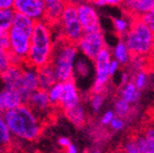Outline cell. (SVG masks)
<instances>
[{"mask_svg": "<svg viewBox=\"0 0 154 153\" xmlns=\"http://www.w3.org/2000/svg\"><path fill=\"white\" fill-rule=\"evenodd\" d=\"M121 150L124 151V152L128 153H138V148L137 144H136V140H135L134 134L132 136L128 137L121 145Z\"/></svg>", "mask_w": 154, "mask_h": 153, "instance_id": "cell-30", "label": "cell"}, {"mask_svg": "<svg viewBox=\"0 0 154 153\" xmlns=\"http://www.w3.org/2000/svg\"><path fill=\"white\" fill-rule=\"evenodd\" d=\"M0 151H1V149H0Z\"/></svg>", "mask_w": 154, "mask_h": 153, "instance_id": "cell-47", "label": "cell"}, {"mask_svg": "<svg viewBox=\"0 0 154 153\" xmlns=\"http://www.w3.org/2000/svg\"><path fill=\"white\" fill-rule=\"evenodd\" d=\"M62 91H63V83H61V81H57L56 84H54L47 90L48 96H49V100H51V104L56 108H58V109H59V104H60Z\"/></svg>", "mask_w": 154, "mask_h": 153, "instance_id": "cell-25", "label": "cell"}, {"mask_svg": "<svg viewBox=\"0 0 154 153\" xmlns=\"http://www.w3.org/2000/svg\"><path fill=\"white\" fill-rule=\"evenodd\" d=\"M106 101V92H92L90 91L88 95V104L91 111L95 115L101 111Z\"/></svg>", "mask_w": 154, "mask_h": 153, "instance_id": "cell-23", "label": "cell"}, {"mask_svg": "<svg viewBox=\"0 0 154 153\" xmlns=\"http://www.w3.org/2000/svg\"><path fill=\"white\" fill-rule=\"evenodd\" d=\"M14 0H0V9H13Z\"/></svg>", "mask_w": 154, "mask_h": 153, "instance_id": "cell-38", "label": "cell"}, {"mask_svg": "<svg viewBox=\"0 0 154 153\" xmlns=\"http://www.w3.org/2000/svg\"><path fill=\"white\" fill-rule=\"evenodd\" d=\"M123 0H93V3L97 8L102 7H121Z\"/></svg>", "mask_w": 154, "mask_h": 153, "instance_id": "cell-34", "label": "cell"}, {"mask_svg": "<svg viewBox=\"0 0 154 153\" xmlns=\"http://www.w3.org/2000/svg\"><path fill=\"white\" fill-rule=\"evenodd\" d=\"M79 53L82 56L93 61L95 57L101 53L105 47H107L105 41V36L103 31L96 30L91 32H84L82 36L76 43Z\"/></svg>", "mask_w": 154, "mask_h": 153, "instance_id": "cell-8", "label": "cell"}, {"mask_svg": "<svg viewBox=\"0 0 154 153\" xmlns=\"http://www.w3.org/2000/svg\"><path fill=\"white\" fill-rule=\"evenodd\" d=\"M140 133L146 138L149 147V153H154V120L147 122L140 130Z\"/></svg>", "mask_w": 154, "mask_h": 153, "instance_id": "cell-26", "label": "cell"}, {"mask_svg": "<svg viewBox=\"0 0 154 153\" xmlns=\"http://www.w3.org/2000/svg\"><path fill=\"white\" fill-rule=\"evenodd\" d=\"M120 8L125 14L140 18L154 9V0H123Z\"/></svg>", "mask_w": 154, "mask_h": 153, "instance_id": "cell-14", "label": "cell"}, {"mask_svg": "<svg viewBox=\"0 0 154 153\" xmlns=\"http://www.w3.org/2000/svg\"><path fill=\"white\" fill-rule=\"evenodd\" d=\"M46 7L45 0H14L13 10L38 22L44 19Z\"/></svg>", "mask_w": 154, "mask_h": 153, "instance_id": "cell-11", "label": "cell"}, {"mask_svg": "<svg viewBox=\"0 0 154 153\" xmlns=\"http://www.w3.org/2000/svg\"><path fill=\"white\" fill-rule=\"evenodd\" d=\"M51 27L44 19L35 22L30 49L25 64L38 69L51 63L55 45Z\"/></svg>", "mask_w": 154, "mask_h": 153, "instance_id": "cell-3", "label": "cell"}, {"mask_svg": "<svg viewBox=\"0 0 154 153\" xmlns=\"http://www.w3.org/2000/svg\"><path fill=\"white\" fill-rule=\"evenodd\" d=\"M150 58V64H151V69H154V50L151 53V55L149 56Z\"/></svg>", "mask_w": 154, "mask_h": 153, "instance_id": "cell-41", "label": "cell"}, {"mask_svg": "<svg viewBox=\"0 0 154 153\" xmlns=\"http://www.w3.org/2000/svg\"><path fill=\"white\" fill-rule=\"evenodd\" d=\"M109 127L112 132H121L124 130L125 127V120L121 117H118L116 116L115 118L112 119V121L110 122L109 124Z\"/></svg>", "mask_w": 154, "mask_h": 153, "instance_id": "cell-32", "label": "cell"}, {"mask_svg": "<svg viewBox=\"0 0 154 153\" xmlns=\"http://www.w3.org/2000/svg\"><path fill=\"white\" fill-rule=\"evenodd\" d=\"M70 1H73L75 3H78V2H82V1H93V0H70Z\"/></svg>", "mask_w": 154, "mask_h": 153, "instance_id": "cell-44", "label": "cell"}, {"mask_svg": "<svg viewBox=\"0 0 154 153\" xmlns=\"http://www.w3.org/2000/svg\"><path fill=\"white\" fill-rule=\"evenodd\" d=\"M11 64L12 63H11L10 52L0 45V70H1V72L8 69Z\"/></svg>", "mask_w": 154, "mask_h": 153, "instance_id": "cell-31", "label": "cell"}, {"mask_svg": "<svg viewBox=\"0 0 154 153\" xmlns=\"http://www.w3.org/2000/svg\"><path fill=\"white\" fill-rule=\"evenodd\" d=\"M116 117V113L113 109H108L106 110L105 113L102 115V117L100 118V124L102 126H109L110 122L112 121V119Z\"/></svg>", "mask_w": 154, "mask_h": 153, "instance_id": "cell-33", "label": "cell"}, {"mask_svg": "<svg viewBox=\"0 0 154 153\" xmlns=\"http://www.w3.org/2000/svg\"><path fill=\"white\" fill-rule=\"evenodd\" d=\"M24 64H11L8 69L0 73V79L3 84V89L17 90L22 78Z\"/></svg>", "mask_w": 154, "mask_h": 153, "instance_id": "cell-15", "label": "cell"}, {"mask_svg": "<svg viewBox=\"0 0 154 153\" xmlns=\"http://www.w3.org/2000/svg\"><path fill=\"white\" fill-rule=\"evenodd\" d=\"M38 88H40V86H38V70L32 67H29L27 64H24L22 78H20L19 86L17 88V91L22 96L24 104L27 103L29 96L31 95L35 90H38Z\"/></svg>", "mask_w": 154, "mask_h": 153, "instance_id": "cell-12", "label": "cell"}, {"mask_svg": "<svg viewBox=\"0 0 154 153\" xmlns=\"http://www.w3.org/2000/svg\"><path fill=\"white\" fill-rule=\"evenodd\" d=\"M34 26L35 20L22 13H14L12 26L8 31L10 40L9 52L12 64L26 63Z\"/></svg>", "mask_w": 154, "mask_h": 153, "instance_id": "cell-2", "label": "cell"}, {"mask_svg": "<svg viewBox=\"0 0 154 153\" xmlns=\"http://www.w3.org/2000/svg\"><path fill=\"white\" fill-rule=\"evenodd\" d=\"M77 13L84 32H91L101 30V19L97 12V7L93 1H82L76 3Z\"/></svg>", "mask_w": 154, "mask_h": 153, "instance_id": "cell-10", "label": "cell"}, {"mask_svg": "<svg viewBox=\"0 0 154 153\" xmlns=\"http://www.w3.org/2000/svg\"><path fill=\"white\" fill-rule=\"evenodd\" d=\"M57 26H59L60 29L59 36H62L63 39L75 44L79 41V39L84 34V29L78 17L76 3L70 0L65 2L62 15Z\"/></svg>", "mask_w": 154, "mask_h": 153, "instance_id": "cell-6", "label": "cell"}, {"mask_svg": "<svg viewBox=\"0 0 154 153\" xmlns=\"http://www.w3.org/2000/svg\"><path fill=\"white\" fill-rule=\"evenodd\" d=\"M0 73H1V70H0Z\"/></svg>", "mask_w": 154, "mask_h": 153, "instance_id": "cell-46", "label": "cell"}, {"mask_svg": "<svg viewBox=\"0 0 154 153\" xmlns=\"http://www.w3.org/2000/svg\"><path fill=\"white\" fill-rule=\"evenodd\" d=\"M121 67H122V65L119 63V61H117V60L113 59V58L111 59L110 64H109V73H110L111 77H113L119 71H120Z\"/></svg>", "mask_w": 154, "mask_h": 153, "instance_id": "cell-36", "label": "cell"}, {"mask_svg": "<svg viewBox=\"0 0 154 153\" xmlns=\"http://www.w3.org/2000/svg\"><path fill=\"white\" fill-rule=\"evenodd\" d=\"M5 100H3V92L2 90H0V113H5Z\"/></svg>", "mask_w": 154, "mask_h": 153, "instance_id": "cell-39", "label": "cell"}, {"mask_svg": "<svg viewBox=\"0 0 154 153\" xmlns=\"http://www.w3.org/2000/svg\"><path fill=\"white\" fill-rule=\"evenodd\" d=\"M90 65L87 60L84 59H78L75 62V69H74V76H79V77H88L90 74Z\"/></svg>", "mask_w": 154, "mask_h": 153, "instance_id": "cell-29", "label": "cell"}, {"mask_svg": "<svg viewBox=\"0 0 154 153\" xmlns=\"http://www.w3.org/2000/svg\"><path fill=\"white\" fill-rule=\"evenodd\" d=\"M82 103V95L76 86L74 79H70L63 83V91L61 95L59 109L61 111L69 108H72L74 106Z\"/></svg>", "mask_w": 154, "mask_h": 153, "instance_id": "cell-13", "label": "cell"}, {"mask_svg": "<svg viewBox=\"0 0 154 153\" xmlns=\"http://www.w3.org/2000/svg\"><path fill=\"white\" fill-rule=\"evenodd\" d=\"M132 109H133L132 104H130L128 102L123 100L120 96H118L115 100V102H113V110H115L116 116L123 118V119L128 118L131 115Z\"/></svg>", "mask_w": 154, "mask_h": 153, "instance_id": "cell-24", "label": "cell"}, {"mask_svg": "<svg viewBox=\"0 0 154 153\" xmlns=\"http://www.w3.org/2000/svg\"><path fill=\"white\" fill-rule=\"evenodd\" d=\"M118 94H119L118 96H120V98H122L123 100H125L130 104L134 105V104L137 103L140 98V90L136 87V85L134 84V81L131 79L126 84L119 87Z\"/></svg>", "mask_w": 154, "mask_h": 153, "instance_id": "cell-21", "label": "cell"}, {"mask_svg": "<svg viewBox=\"0 0 154 153\" xmlns=\"http://www.w3.org/2000/svg\"><path fill=\"white\" fill-rule=\"evenodd\" d=\"M65 152H67V153H76V152H78V149H77V147L75 146V145L71 144L70 146L65 149Z\"/></svg>", "mask_w": 154, "mask_h": 153, "instance_id": "cell-40", "label": "cell"}, {"mask_svg": "<svg viewBox=\"0 0 154 153\" xmlns=\"http://www.w3.org/2000/svg\"><path fill=\"white\" fill-rule=\"evenodd\" d=\"M7 32H8V31H5V30H3V29L0 28V39L2 38V36H5V34L7 33Z\"/></svg>", "mask_w": 154, "mask_h": 153, "instance_id": "cell-43", "label": "cell"}, {"mask_svg": "<svg viewBox=\"0 0 154 153\" xmlns=\"http://www.w3.org/2000/svg\"><path fill=\"white\" fill-rule=\"evenodd\" d=\"M59 1H67V0H45L46 5H51V3L59 2Z\"/></svg>", "mask_w": 154, "mask_h": 153, "instance_id": "cell-42", "label": "cell"}, {"mask_svg": "<svg viewBox=\"0 0 154 153\" xmlns=\"http://www.w3.org/2000/svg\"><path fill=\"white\" fill-rule=\"evenodd\" d=\"M26 104L33 110L35 115L44 123L51 121L53 115L55 114V110L58 109L51 104L47 91L41 88H38L29 96Z\"/></svg>", "mask_w": 154, "mask_h": 153, "instance_id": "cell-9", "label": "cell"}, {"mask_svg": "<svg viewBox=\"0 0 154 153\" xmlns=\"http://www.w3.org/2000/svg\"><path fill=\"white\" fill-rule=\"evenodd\" d=\"M140 18H141L142 20L148 25V27L154 32V9L152 10V11H150L149 13H147V14H144L143 16L140 17Z\"/></svg>", "mask_w": 154, "mask_h": 153, "instance_id": "cell-35", "label": "cell"}, {"mask_svg": "<svg viewBox=\"0 0 154 153\" xmlns=\"http://www.w3.org/2000/svg\"><path fill=\"white\" fill-rule=\"evenodd\" d=\"M111 59H112L111 49L107 46L92 61L95 70V76H94V81L91 88L92 92L107 91V86L111 78V75L109 73V64Z\"/></svg>", "mask_w": 154, "mask_h": 153, "instance_id": "cell-7", "label": "cell"}, {"mask_svg": "<svg viewBox=\"0 0 154 153\" xmlns=\"http://www.w3.org/2000/svg\"><path fill=\"white\" fill-rule=\"evenodd\" d=\"M15 11L13 9H0V28L9 31L13 23Z\"/></svg>", "mask_w": 154, "mask_h": 153, "instance_id": "cell-27", "label": "cell"}, {"mask_svg": "<svg viewBox=\"0 0 154 153\" xmlns=\"http://www.w3.org/2000/svg\"><path fill=\"white\" fill-rule=\"evenodd\" d=\"M132 80L134 81V84L136 85L140 91L143 90L148 85L149 81V75H148V70H139L136 72L132 73Z\"/></svg>", "mask_w": 154, "mask_h": 153, "instance_id": "cell-28", "label": "cell"}, {"mask_svg": "<svg viewBox=\"0 0 154 153\" xmlns=\"http://www.w3.org/2000/svg\"><path fill=\"white\" fill-rule=\"evenodd\" d=\"M134 19L135 17L131 16L128 14H125V13H123V16L112 17L111 22H112V28L116 36H119V38H123L131 29Z\"/></svg>", "mask_w": 154, "mask_h": 153, "instance_id": "cell-20", "label": "cell"}, {"mask_svg": "<svg viewBox=\"0 0 154 153\" xmlns=\"http://www.w3.org/2000/svg\"><path fill=\"white\" fill-rule=\"evenodd\" d=\"M58 146L60 147V148H62V149H66L67 147L70 146L72 142H71V140H70V138L69 137H65V136H62V137H59L58 138Z\"/></svg>", "mask_w": 154, "mask_h": 153, "instance_id": "cell-37", "label": "cell"}, {"mask_svg": "<svg viewBox=\"0 0 154 153\" xmlns=\"http://www.w3.org/2000/svg\"><path fill=\"white\" fill-rule=\"evenodd\" d=\"M153 120H154V113H153Z\"/></svg>", "mask_w": 154, "mask_h": 153, "instance_id": "cell-45", "label": "cell"}, {"mask_svg": "<svg viewBox=\"0 0 154 153\" xmlns=\"http://www.w3.org/2000/svg\"><path fill=\"white\" fill-rule=\"evenodd\" d=\"M112 58L119 61L122 67H128L132 60V53L130 52L128 47L125 44L124 40L122 38H119V41L115 44V46L111 49Z\"/></svg>", "mask_w": 154, "mask_h": 153, "instance_id": "cell-17", "label": "cell"}, {"mask_svg": "<svg viewBox=\"0 0 154 153\" xmlns=\"http://www.w3.org/2000/svg\"><path fill=\"white\" fill-rule=\"evenodd\" d=\"M14 145V136L12 135L5 121L3 114L0 113V149L1 151H11Z\"/></svg>", "mask_w": 154, "mask_h": 153, "instance_id": "cell-18", "label": "cell"}, {"mask_svg": "<svg viewBox=\"0 0 154 153\" xmlns=\"http://www.w3.org/2000/svg\"><path fill=\"white\" fill-rule=\"evenodd\" d=\"M122 39L133 56H150L154 50V32L141 18L134 19Z\"/></svg>", "mask_w": 154, "mask_h": 153, "instance_id": "cell-5", "label": "cell"}, {"mask_svg": "<svg viewBox=\"0 0 154 153\" xmlns=\"http://www.w3.org/2000/svg\"><path fill=\"white\" fill-rule=\"evenodd\" d=\"M38 86L41 89L47 91L54 84L57 83V77L54 72L53 67L51 64H47L45 67H38Z\"/></svg>", "mask_w": 154, "mask_h": 153, "instance_id": "cell-19", "label": "cell"}, {"mask_svg": "<svg viewBox=\"0 0 154 153\" xmlns=\"http://www.w3.org/2000/svg\"><path fill=\"white\" fill-rule=\"evenodd\" d=\"M3 117L14 138L34 142L41 137L45 123L27 104L7 110L3 113Z\"/></svg>", "mask_w": 154, "mask_h": 153, "instance_id": "cell-1", "label": "cell"}, {"mask_svg": "<svg viewBox=\"0 0 154 153\" xmlns=\"http://www.w3.org/2000/svg\"><path fill=\"white\" fill-rule=\"evenodd\" d=\"M64 114L65 118L72 123L74 126L76 127H82L85 126V124L87 123V111L85 106L82 103H79L78 105L74 106L72 108L65 109L62 111Z\"/></svg>", "mask_w": 154, "mask_h": 153, "instance_id": "cell-16", "label": "cell"}, {"mask_svg": "<svg viewBox=\"0 0 154 153\" xmlns=\"http://www.w3.org/2000/svg\"><path fill=\"white\" fill-rule=\"evenodd\" d=\"M78 47L75 43L69 42L62 36H57L49 64L53 67L58 81L64 83L74 79L75 62L78 56Z\"/></svg>", "mask_w": 154, "mask_h": 153, "instance_id": "cell-4", "label": "cell"}, {"mask_svg": "<svg viewBox=\"0 0 154 153\" xmlns=\"http://www.w3.org/2000/svg\"><path fill=\"white\" fill-rule=\"evenodd\" d=\"M66 1H59V2L51 3L46 7V13L44 16V20L47 22L51 26H57L62 15L63 9Z\"/></svg>", "mask_w": 154, "mask_h": 153, "instance_id": "cell-22", "label": "cell"}]
</instances>
